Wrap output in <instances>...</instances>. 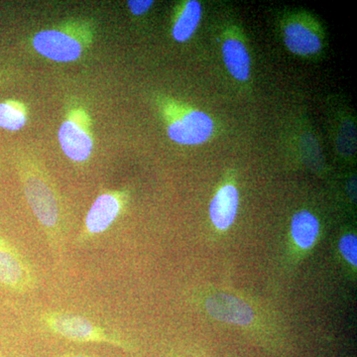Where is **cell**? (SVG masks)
<instances>
[{"mask_svg":"<svg viewBox=\"0 0 357 357\" xmlns=\"http://www.w3.org/2000/svg\"><path fill=\"white\" fill-rule=\"evenodd\" d=\"M0 357H1V356H0Z\"/></svg>","mask_w":357,"mask_h":357,"instance_id":"obj_18","label":"cell"},{"mask_svg":"<svg viewBox=\"0 0 357 357\" xmlns=\"http://www.w3.org/2000/svg\"><path fill=\"white\" fill-rule=\"evenodd\" d=\"M59 142L68 158L75 162L86 161L93 151L89 117L84 110H74L63 122L58 132Z\"/></svg>","mask_w":357,"mask_h":357,"instance_id":"obj_5","label":"cell"},{"mask_svg":"<svg viewBox=\"0 0 357 357\" xmlns=\"http://www.w3.org/2000/svg\"><path fill=\"white\" fill-rule=\"evenodd\" d=\"M33 46L40 55L55 62H74L81 57L84 45L74 32L67 30L51 29L37 33L33 39Z\"/></svg>","mask_w":357,"mask_h":357,"instance_id":"obj_6","label":"cell"},{"mask_svg":"<svg viewBox=\"0 0 357 357\" xmlns=\"http://www.w3.org/2000/svg\"><path fill=\"white\" fill-rule=\"evenodd\" d=\"M319 234L318 218L307 211L296 213L291 222V236L301 250H309L317 243Z\"/></svg>","mask_w":357,"mask_h":357,"instance_id":"obj_12","label":"cell"},{"mask_svg":"<svg viewBox=\"0 0 357 357\" xmlns=\"http://www.w3.org/2000/svg\"><path fill=\"white\" fill-rule=\"evenodd\" d=\"M204 307L211 317L234 325L250 326L255 319V312L248 303L229 294L211 295L204 303Z\"/></svg>","mask_w":357,"mask_h":357,"instance_id":"obj_8","label":"cell"},{"mask_svg":"<svg viewBox=\"0 0 357 357\" xmlns=\"http://www.w3.org/2000/svg\"><path fill=\"white\" fill-rule=\"evenodd\" d=\"M153 4L152 0H130L128 1V8L133 15L139 16L146 13Z\"/></svg>","mask_w":357,"mask_h":357,"instance_id":"obj_16","label":"cell"},{"mask_svg":"<svg viewBox=\"0 0 357 357\" xmlns=\"http://www.w3.org/2000/svg\"><path fill=\"white\" fill-rule=\"evenodd\" d=\"M21 181L26 199L46 234L52 252L61 257L64 252L65 229L55 188L48 176L36 167L23 169Z\"/></svg>","mask_w":357,"mask_h":357,"instance_id":"obj_1","label":"cell"},{"mask_svg":"<svg viewBox=\"0 0 357 357\" xmlns=\"http://www.w3.org/2000/svg\"><path fill=\"white\" fill-rule=\"evenodd\" d=\"M238 210V192L234 185H222L211 199L210 218L213 227L225 231L236 222Z\"/></svg>","mask_w":357,"mask_h":357,"instance_id":"obj_9","label":"cell"},{"mask_svg":"<svg viewBox=\"0 0 357 357\" xmlns=\"http://www.w3.org/2000/svg\"><path fill=\"white\" fill-rule=\"evenodd\" d=\"M27 122L26 109L17 102L0 103V128L9 131L20 130Z\"/></svg>","mask_w":357,"mask_h":357,"instance_id":"obj_14","label":"cell"},{"mask_svg":"<svg viewBox=\"0 0 357 357\" xmlns=\"http://www.w3.org/2000/svg\"><path fill=\"white\" fill-rule=\"evenodd\" d=\"M201 18V3L196 0L188 1L174 24V39L178 42H185L191 38L198 27Z\"/></svg>","mask_w":357,"mask_h":357,"instance_id":"obj_13","label":"cell"},{"mask_svg":"<svg viewBox=\"0 0 357 357\" xmlns=\"http://www.w3.org/2000/svg\"><path fill=\"white\" fill-rule=\"evenodd\" d=\"M128 202L126 191H105L98 195L86 213L77 243L82 245L107 232L126 210Z\"/></svg>","mask_w":357,"mask_h":357,"instance_id":"obj_3","label":"cell"},{"mask_svg":"<svg viewBox=\"0 0 357 357\" xmlns=\"http://www.w3.org/2000/svg\"><path fill=\"white\" fill-rule=\"evenodd\" d=\"M213 119L199 110H185L169 119L168 135L174 142L183 145H198L213 135Z\"/></svg>","mask_w":357,"mask_h":357,"instance_id":"obj_7","label":"cell"},{"mask_svg":"<svg viewBox=\"0 0 357 357\" xmlns=\"http://www.w3.org/2000/svg\"><path fill=\"white\" fill-rule=\"evenodd\" d=\"M222 55L231 76L237 81H246L250 74V57L243 42L234 38L225 40Z\"/></svg>","mask_w":357,"mask_h":357,"instance_id":"obj_11","label":"cell"},{"mask_svg":"<svg viewBox=\"0 0 357 357\" xmlns=\"http://www.w3.org/2000/svg\"><path fill=\"white\" fill-rule=\"evenodd\" d=\"M61 357H95L91 356H86V354H76V352H66V354H63Z\"/></svg>","mask_w":357,"mask_h":357,"instance_id":"obj_17","label":"cell"},{"mask_svg":"<svg viewBox=\"0 0 357 357\" xmlns=\"http://www.w3.org/2000/svg\"><path fill=\"white\" fill-rule=\"evenodd\" d=\"M340 253L349 264L356 267L357 265V238L354 234H347L340 238Z\"/></svg>","mask_w":357,"mask_h":357,"instance_id":"obj_15","label":"cell"},{"mask_svg":"<svg viewBox=\"0 0 357 357\" xmlns=\"http://www.w3.org/2000/svg\"><path fill=\"white\" fill-rule=\"evenodd\" d=\"M37 283L31 263L0 234V286L13 292L27 293L34 290Z\"/></svg>","mask_w":357,"mask_h":357,"instance_id":"obj_4","label":"cell"},{"mask_svg":"<svg viewBox=\"0 0 357 357\" xmlns=\"http://www.w3.org/2000/svg\"><path fill=\"white\" fill-rule=\"evenodd\" d=\"M285 44L292 53L301 56L312 55L321 48L318 35L299 22L290 23L285 28Z\"/></svg>","mask_w":357,"mask_h":357,"instance_id":"obj_10","label":"cell"},{"mask_svg":"<svg viewBox=\"0 0 357 357\" xmlns=\"http://www.w3.org/2000/svg\"><path fill=\"white\" fill-rule=\"evenodd\" d=\"M45 328L53 335L77 344H102L134 351L135 347L121 333L98 325L91 319L61 311H49L41 316Z\"/></svg>","mask_w":357,"mask_h":357,"instance_id":"obj_2","label":"cell"}]
</instances>
